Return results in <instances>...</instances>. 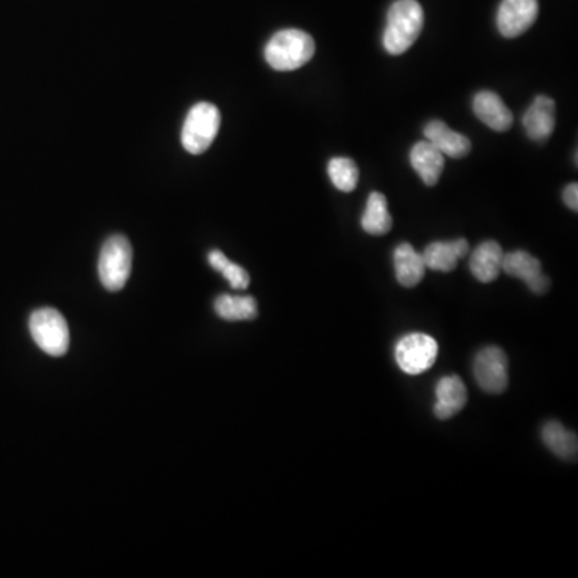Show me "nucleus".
<instances>
[{
    "mask_svg": "<svg viewBox=\"0 0 578 578\" xmlns=\"http://www.w3.org/2000/svg\"><path fill=\"white\" fill-rule=\"evenodd\" d=\"M424 25V12L418 0H395L387 12L384 29V49L391 55L407 52L420 37Z\"/></svg>",
    "mask_w": 578,
    "mask_h": 578,
    "instance_id": "1",
    "label": "nucleus"
},
{
    "mask_svg": "<svg viewBox=\"0 0 578 578\" xmlns=\"http://www.w3.org/2000/svg\"><path fill=\"white\" fill-rule=\"evenodd\" d=\"M265 60L275 71H294L312 60L315 41L301 29H281L265 45Z\"/></svg>",
    "mask_w": 578,
    "mask_h": 578,
    "instance_id": "2",
    "label": "nucleus"
},
{
    "mask_svg": "<svg viewBox=\"0 0 578 578\" xmlns=\"http://www.w3.org/2000/svg\"><path fill=\"white\" fill-rule=\"evenodd\" d=\"M29 331L45 354L62 357L70 349V328L57 309L44 307L33 312L29 318Z\"/></svg>",
    "mask_w": 578,
    "mask_h": 578,
    "instance_id": "3",
    "label": "nucleus"
},
{
    "mask_svg": "<svg viewBox=\"0 0 578 578\" xmlns=\"http://www.w3.org/2000/svg\"><path fill=\"white\" fill-rule=\"evenodd\" d=\"M132 246L123 235H113L103 245L98 259V275L108 291H121L131 277Z\"/></svg>",
    "mask_w": 578,
    "mask_h": 578,
    "instance_id": "4",
    "label": "nucleus"
},
{
    "mask_svg": "<svg viewBox=\"0 0 578 578\" xmlns=\"http://www.w3.org/2000/svg\"><path fill=\"white\" fill-rule=\"evenodd\" d=\"M220 129V111L212 103H196L188 111L182 127V145L192 155H201L211 147Z\"/></svg>",
    "mask_w": 578,
    "mask_h": 578,
    "instance_id": "5",
    "label": "nucleus"
},
{
    "mask_svg": "<svg viewBox=\"0 0 578 578\" xmlns=\"http://www.w3.org/2000/svg\"><path fill=\"white\" fill-rule=\"evenodd\" d=\"M439 346L428 334L412 333L395 346V360L407 375H421L436 363Z\"/></svg>",
    "mask_w": 578,
    "mask_h": 578,
    "instance_id": "6",
    "label": "nucleus"
},
{
    "mask_svg": "<svg viewBox=\"0 0 578 578\" xmlns=\"http://www.w3.org/2000/svg\"><path fill=\"white\" fill-rule=\"evenodd\" d=\"M474 376L487 394L505 392L509 383L508 355L500 347H485L474 360Z\"/></svg>",
    "mask_w": 578,
    "mask_h": 578,
    "instance_id": "7",
    "label": "nucleus"
},
{
    "mask_svg": "<svg viewBox=\"0 0 578 578\" xmlns=\"http://www.w3.org/2000/svg\"><path fill=\"white\" fill-rule=\"evenodd\" d=\"M538 17V0H503L498 9L497 26L501 36L513 39L526 33Z\"/></svg>",
    "mask_w": 578,
    "mask_h": 578,
    "instance_id": "8",
    "label": "nucleus"
},
{
    "mask_svg": "<svg viewBox=\"0 0 578 578\" xmlns=\"http://www.w3.org/2000/svg\"><path fill=\"white\" fill-rule=\"evenodd\" d=\"M501 272L524 281L532 293L545 294L550 289V278L543 273L542 264L537 257L526 251H513V253L505 254Z\"/></svg>",
    "mask_w": 578,
    "mask_h": 578,
    "instance_id": "9",
    "label": "nucleus"
},
{
    "mask_svg": "<svg viewBox=\"0 0 578 578\" xmlns=\"http://www.w3.org/2000/svg\"><path fill=\"white\" fill-rule=\"evenodd\" d=\"M522 126L526 129L529 139L534 142H545L550 139L556 127V103L553 98L538 95L524 114Z\"/></svg>",
    "mask_w": 578,
    "mask_h": 578,
    "instance_id": "10",
    "label": "nucleus"
},
{
    "mask_svg": "<svg viewBox=\"0 0 578 578\" xmlns=\"http://www.w3.org/2000/svg\"><path fill=\"white\" fill-rule=\"evenodd\" d=\"M473 110L477 118L481 119L485 126L492 131L506 132L513 126V113L501 100L500 95L490 90H482L474 97Z\"/></svg>",
    "mask_w": 578,
    "mask_h": 578,
    "instance_id": "11",
    "label": "nucleus"
},
{
    "mask_svg": "<svg viewBox=\"0 0 578 578\" xmlns=\"http://www.w3.org/2000/svg\"><path fill=\"white\" fill-rule=\"evenodd\" d=\"M468 403V389L458 376H445L436 387L434 413L439 420H450Z\"/></svg>",
    "mask_w": 578,
    "mask_h": 578,
    "instance_id": "12",
    "label": "nucleus"
},
{
    "mask_svg": "<svg viewBox=\"0 0 578 578\" xmlns=\"http://www.w3.org/2000/svg\"><path fill=\"white\" fill-rule=\"evenodd\" d=\"M469 253V243L465 238L453 241H434L426 246L423 253L426 269L436 272H453L461 257Z\"/></svg>",
    "mask_w": 578,
    "mask_h": 578,
    "instance_id": "13",
    "label": "nucleus"
},
{
    "mask_svg": "<svg viewBox=\"0 0 578 578\" xmlns=\"http://www.w3.org/2000/svg\"><path fill=\"white\" fill-rule=\"evenodd\" d=\"M424 135H426L428 142H431L440 153H444V156H448V158H465L471 151V140L460 132L452 131L447 124L442 123L439 119H434L431 123L426 124Z\"/></svg>",
    "mask_w": 578,
    "mask_h": 578,
    "instance_id": "14",
    "label": "nucleus"
},
{
    "mask_svg": "<svg viewBox=\"0 0 578 578\" xmlns=\"http://www.w3.org/2000/svg\"><path fill=\"white\" fill-rule=\"evenodd\" d=\"M410 163L424 184L434 187L444 172L445 156L431 142L424 140V142L416 143L412 148Z\"/></svg>",
    "mask_w": 578,
    "mask_h": 578,
    "instance_id": "15",
    "label": "nucleus"
},
{
    "mask_svg": "<svg viewBox=\"0 0 578 578\" xmlns=\"http://www.w3.org/2000/svg\"><path fill=\"white\" fill-rule=\"evenodd\" d=\"M503 256H505V251L497 241H484L471 254L469 269L476 280L481 283H492L500 277Z\"/></svg>",
    "mask_w": 578,
    "mask_h": 578,
    "instance_id": "16",
    "label": "nucleus"
},
{
    "mask_svg": "<svg viewBox=\"0 0 578 578\" xmlns=\"http://www.w3.org/2000/svg\"><path fill=\"white\" fill-rule=\"evenodd\" d=\"M395 277L405 288H415L423 281L426 273L423 254L418 253L410 243H402L394 251Z\"/></svg>",
    "mask_w": 578,
    "mask_h": 578,
    "instance_id": "17",
    "label": "nucleus"
},
{
    "mask_svg": "<svg viewBox=\"0 0 578 578\" xmlns=\"http://www.w3.org/2000/svg\"><path fill=\"white\" fill-rule=\"evenodd\" d=\"M543 442L561 460L577 461V434L564 428L558 421H550V423L545 424Z\"/></svg>",
    "mask_w": 578,
    "mask_h": 578,
    "instance_id": "18",
    "label": "nucleus"
},
{
    "mask_svg": "<svg viewBox=\"0 0 578 578\" xmlns=\"http://www.w3.org/2000/svg\"><path fill=\"white\" fill-rule=\"evenodd\" d=\"M362 228L373 237H383L391 232L392 216L387 209V200L383 193H371L367 208L363 212Z\"/></svg>",
    "mask_w": 578,
    "mask_h": 578,
    "instance_id": "19",
    "label": "nucleus"
},
{
    "mask_svg": "<svg viewBox=\"0 0 578 578\" xmlns=\"http://www.w3.org/2000/svg\"><path fill=\"white\" fill-rule=\"evenodd\" d=\"M214 309L227 322H246L257 317V302L251 296L222 294L214 302Z\"/></svg>",
    "mask_w": 578,
    "mask_h": 578,
    "instance_id": "20",
    "label": "nucleus"
},
{
    "mask_svg": "<svg viewBox=\"0 0 578 578\" xmlns=\"http://www.w3.org/2000/svg\"><path fill=\"white\" fill-rule=\"evenodd\" d=\"M328 176L341 192H354L359 184V167L349 158H333L328 164Z\"/></svg>",
    "mask_w": 578,
    "mask_h": 578,
    "instance_id": "21",
    "label": "nucleus"
},
{
    "mask_svg": "<svg viewBox=\"0 0 578 578\" xmlns=\"http://www.w3.org/2000/svg\"><path fill=\"white\" fill-rule=\"evenodd\" d=\"M209 264H211L212 269L217 270V272L222 273L225 278H227L228 283L233 289H246L249 286L248 272H246L243 267L238 264H233L232 261H228L227 256H225L222 251H211L208 256Z\"/></svg>",
    "mask_w": 578,
    "mask_h": 578,
    "instance_id": "22",
    "label": "nucleus"
},
{
    "mask_svg": "<svg viewBox=\"0 0 578 578\" xmlns=\"http://www.w3.org/2000/svg\"><path fill=\"white\" fill-rule=\"evenodd\" d=\"M562 200L567 204V208L572 209V211H578V185L569 184L562 193Z\"/></svg>",
    "mask_w": 578,
    "mask_h": 578,
    "instance_id": "23",
    "label": "nucleus"
}]
</instances>
